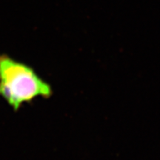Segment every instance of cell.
Listing matches in <instances>:
<instances>
[{"mask_svg":"<svg viewBox=\"0 0 160 160\" xmlns=\"http://www.w3.org/2000/svg\"><path fill=\"white\" fill-rule=\"evenodd\" d=\"M51 85L31 66L8 54H0V97L15 112L37 98L53 96Z\"/></svg>","mask_w":160,"mask_h":160,"instance_id":"1","label":"cell"}]
</instances>
